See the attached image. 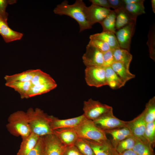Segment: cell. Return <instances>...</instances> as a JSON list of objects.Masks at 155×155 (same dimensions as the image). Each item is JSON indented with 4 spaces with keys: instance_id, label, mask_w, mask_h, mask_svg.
Masks as SVG:
<instances>
[{
    "instance_id": "6da1fadb",
    "label": "cell",
    "mask_w": 155,
    "mask_h": 155,
    "mask_svg": "<svg viewBox=\"0 0 155 155\" xmlns=\"http://www.w3.org/2000/svg\"><path fill=\"white\" fill-rule=\"evenodd\" d=\"M86 6L82 0H76L71 5L69 4L67 0H64L57 6L53 12L56 14L67 15L74 19L79 25L80 32H81L92 28L87 21L84 14V9Z\"/></svg>"
},
{
    "instance_id": "7a4b0ae2",
    "label": "cell",
    "mask_w": 155,
    "mask_h": 155,
    "mask_svg": "<svg viewBox=\"0 0 155 155\" xmlns=\"http://www.w3.org/2000/svg\"><path fill=\"white\" fill-rule=\"evenodd\" d=\"M26 112L31 133L39 137L53 133L51 127L53 116L38 108H30Z\"/></svg>"
},
{
    "instance_id": "3957f363",
    "label": "cell",
    "mask_w": 155,
    "mask_h": 155,
    "mask_svg": "<svg viewBox=\"0 0 155 155\" xmlns=\"http://www.w3.org/2000/svg\"><path fill=\"white\" fill-rule=\"evenodd\" d=\"M8 123L6 127L12 135L22 138L29 135L31 132L26 112L18 111L13 113L9 116Z\"/></svg>"
},
{
    "instance_id": "277c9868",
    "label": "cell",
    "mask_w": 155,
    "mask_h": 155,
    "mask_svg": "<svg viewBox=\"0 0 155 155\" xmlns=\"http://www.w3.org/2000/svg\"><path fill=\"white\" fill-rule=\"evenodd\" d=\"M79 138L94 141L107 139L105 132L94 123L86 119L78 126L74 128Z\"/></svg>"
},
{
    "instance_id": "5b68a950",
    "label": "cell",
    "mask_w": 155,
    "mask_h": 155,
    "mask_svg": "<svg viewBox=\"0 0 155 155\" xmlns=\"http://www.w3.org/2000/svg\"><path fill=\"white\" fill-rule=\"evenodd\" d=\"M84 72L85 80L89 86L99 88L107 85L104 67H86Z\"/></svg>"
},
{
    "instance_id": "8992f818",
    "label": "cell",
    "mask_w": 155,
    "mask_h": 155,
    "mask_svg": "<svg viewBox=\"0 0 155 155\" xmlns=\"http://www.w3.org/2000/svg\"><path fill=\"white\" fill-rule=\"evenodd\" d=\"M93 121L97 126L104 132L125 127L126 122L114 115L113 108Z\"/></svg>"
},
{
    "instance_id": "52a82bcc",
    "label": "cell",
    "mask_w": 155,
    "mask_h": 155,
    "mask_svg": "<svg viewBox=\"0 0 155 155\" xmlns=\"http://www.w3.org/2000/svg\"><path fill=\"white\" fill-rule=\"evenodd\" d=\"M112 107L90 98L85 101L83 111L85 118L93 121L111 109Z\"/></svg>"
},
{
    "instance_id": "ba28073f",
    "label": "cell",
    "mask_w": 155,
    "mask_h": 155,
    "mask_svg": "<svg viewBox=\"0 0 155 155\" xmlns=\"http://www.w3.org/2000/svg\"><path fill=\"white\" fill-rule=\"evenodd\" d=\"M112 10L92 4L85 7L84 13L86 20L92 26L97 23H100L109 14Z\"/></svg>"
},
{
    "instance_id": "9c48e42d",
    "label": "cell",
    "mask_w": 155,
    "mask_h": 155,
    "mask_svg": "<svg viewBox=\"0 0 155 155\" xmlns=\"http://www.w3.org/2000/svg\"><path fill=\"white\" fill-rule=\"evenodd\" d=\"M134 22L116 30L115 34L120 48L130 52L131 40L135 29Z\"/></svg>"
},
{
    "instance_id": "30bf717a",
    "label": "cell",
    "mask_w": 155,
    "mask_h": 155,
    "mask_svg": "<svg viewBox=\"0 0 155 155\" xmlns=\"http://www.w3.org/2000/svg\"><path fill=\"white\" fill-rule=\"evenodd\" d=\"M83 62L86 67L103 66V53L89 42L82 57Z\"/></svg>"
},
{
    "instance_id": "8fae6325",
    "label": "cell",
    "mask_w": 155,
    "mask_h": 155,
    "mask_svg": "<svg viewBox=\"0 0 155 155\" xmlns=\"http://www.w3.org/2000/svg\"><path fill=\"white\" fill-rule=\"evenodd\" d=\"M44 155H63L66 147L53 133L43 136Z\"/></svg>"
},
{
    "instance_id": "7c38bea8",
    "label": "cell",
    "mask_w": 155,
    "mask_h": 155,
    "mask_svg": "<svg viewBox=\"0 0 155 155\" xmlns=\"http://www.w3.org/2000/svg\"><path fill=\"white\" fill-rule=\"evenodd\" d=\"M146 124L142 112L133 120L126 121L125 126L129 129L132 135L137 139L146 142H147L144 137V132Z\"/></svg>"
},
{
    "instance_id": "4fadbf2b",
    "label": "cell",
    "mask_w": 155,
    "mask_h": 155,
    "mask_svg": "<svg viewBox=\"0 0 155 155\" xmlns=\"http://www.w3.org/2000/svg\"><path fill=\"white\" fill-rule=\"evenodd\" d=\"M84 140L91 147L95 155H119L108 139L99 141Z\"/></svg>"
},
{
    "instance_id": "5bb4252c",
    "label": "cell",
    "mask_w": 155,
    "mask_h": 155,
    "mask_svg": "<svg viewBox=\"0 0 155 155\" xmlns=\"http://www.w3.org/2000/svg\"><path fill=\"white\" fill-rule=\"evenodd\" d=\"M86 118L83 114L73 118L60 119L53 116L51 123V129L53 130L63 128H73L79 125Z\"/></svg>"
},
{
    "instance_id": "9a60e30c",
    "label": "cell",
    "mask_w": 155,
    "mask_h": 155,
    "mask_svg": "<svg viewBox=\"0 0 155 155\" xmlns=\"http://www.w3.org/2000/svg\"><path fill=\"white\" fill-rule=\"evenodd\" d=\"M53 134L66 146L74 145L79 138L74 128L55 130L53 131Z\"/></svg>"
},
{
    "instance_id": "2e32d148",
    "label": "cell",
    "mask_w": 155,
    "mask_h": 155,
    "mask_svg": "<svg viewBox=\"0 0 155 155\" xmlns=\"http://www.w3.org/2000/svg\"><path fill=\"white\" fill-rule=\"evenodd\" d=\"M7 20L0 15V34L5 42L8 43L21 39L23 34L10 28L8 26Z\"/></svg>"
},
{
    "instance_id": "e0dca14e",
    "label": "cell",
    "mask_w": 155,
    "mask_h": 155,
    "mask_svg": "<svg viewBox=\"0 0 155 155\" xmlns=\"http://www.w3.org/2000/svg\"><path fill=\"white\" fill-rule=\"evenodd\" d=\"M40 137L31 133L28 136L22 138V141L17 155H28L36 145Z\"/></svg>"
},
{
    "instance_id": "ac0fdd59",
    "label": "cell",
    "mask_w": 155,
    "mask_h": 155,
    "mask_svg": "<svg viewBox=\"0 0 155 155\" xmlns=\"http://www.w3.org/2000/svg\"><path fill=\"white\" fill-rule=\"evenodd\" d=\"M105 132L112 136V139L110 141L115 148L119 142L133 135L130 130L126 126L106 131Z\"/></svg>"
},
{
    "instance_id": "d6986e66",
    "label": "cell",
    "mask_w": 155,
    "mask_h": 155,
    "mask_svg": "<svg viewBox=\"0 0 155 155\" xmlns=\"http://www.w3.org/2000/svg\"><path fill=\"white\" fill-rule=\"evenodd\" d=\"M114 10L116 14L115 27L116 30L130 24L136 22L137 19L130 15L124 7Z\"/></svg>"
},
{
    "instance_id": "ffe728a7",
    "label": "cell",
    "mask_w": 155,
    "mask_h": 155,
    "mask_svg": "<svg viewBox=\"0 0 155 155\" xmlns=\"http://www.w3.org/2000/svg\"><path fill=\"white\" fill-rule=\"evenodd\" d=\"M107 85L113 89L120 88L125 83L119 78L111 66L104 67Z\"/></svg>"
},
{
    "instance_id": "44dd1931",
    "label": "cell",
    "mask_w": 155,
    "mask_h": 155,
    "mask_svg": "<svg viewBox=\"0 0 155 155\" xmlns=\"http://www.w3.org/2000/svg\"><path fill=\"white\" fill-rule=\"evenodd\" d=\"M6 86L13 89L20 95L21 99L29 98V93L31 86L30 81L15 82L6 83Z\"/></svg>"
},
{
    "instance_id": "7402d4cb",
    "label": "cell",
    "mask_w": 155,
    "mask_h": 155,
    "mask_svg": "<svg viewBox=\"0 0 155 155\" xmlns=\"http://www.w3.org/2000/svg\"><path fill=\"white\" fill-rule=\"evenodd\" d=\"M112 50L115 61L123 64L129 69L130 64L132 58V55L130 52L120 47Z\"/></svg>"
},
{
    "instance_id": "603a6c76",
    "label": "cell",
    "mask_w": 155,
    "mask_h": 155,
    "mask_svg": "<svg viewBox=\"0 0 155 155\" xmlns=\"http://www.w3.org/2000/svg\"><path fill=\"white\" fill-rule=\"evenodd\" d=\"M36 70L29 69L12 75H6L4 78L6 83L15 82H29L31 81L34 75Z\"/></svg>"
},
{
    "instance_id": "cb8c5ba5",
    "label": "cell",
    "mask_w": 155,
    "mask_h": 155,
    "mask_svg": "<svg viewBox=\"0 0 155 155\" xmlns=\"http://www.w3.org/2000/svg\"><path fill=\"white\" fill-rule=\"evenodd\" d=\"M111 66L114 71L125 83L135 77L134 74L131 73L129 70L121 63L115 62Z\"/></svg>"
},
{
    "instance_id": "d4e9b609",
    "label": "cell",
    "mask_w": 155,
    "mask_h": 155,
    "mask_svg": "<svg viewBox=\"0 0 155 155\" xmlns=\"http://www.w3.org/2000/svg\"><path fill=\"white\" fill-rule=\"evenodd\" d=\"M91 36L106 43L112 50L120 47L115 33L109 32H102Z\"/></svg>"
},
{
    "instance_id": "484cf974",
    "label": "cell",
    "mask_w": 155,
    "mask_h": 155,
    "mask_svg": "<svg viewBox=\"0 0 155 155\" xmlns=\"http://www.w3.org/2000/svg\"><path fill=\"white\" fill-rule=\"evenodd\" d=\"M32 85H41L55 82L49 74L40 69H36L34 75L30 81Z\"/></svg>"
},
{
    "instance_id": "4316f807",
    "label": "cell",
    "mask_w": 155,
    "mask_h": 155,
    "mask_svg": "<svg viewBox=\"0 0 155 155\" xmlns=\"http://www.w3.org/2000/svg\"><path fill=\"white\" fill-rule=\"evenodd\" d=\"M57 86L56 82L41 85H31L29 93V98L48 92L55 89Z\"/></svg>"
},
{
    "instance_id": "83f0119b",
    "label": "cell",
    "mask_w": 155,
    "mask_h": 155,
    "mask_svg": "<svg viewBox=\"0 0 155 155\" xmlns=\"http://www.w3.org/2000/svg\"><path fill=\"white\" fill-rule=\"evenodd\" d=\"M116 14L114 10H111L108 16L100 22L102 28V32H109L115 33Z\"/></svg>"
},
{
    "instance_id": "f1b7e54d",
    "label": "cell",
    "mask_w": 155,
    "mask_h": 155,
    "mask_svg": "<svg viewBox=\"0 0 155 155\" xmlns=\"http://www.w3.org/2000/svg\"><path fill=\"white\" fill-rule=\"evenodd\" d=\"M132 150L138 155H154V148L147 142L137 139Z\"/></svg>"
},
{
    "instance_id": "f546056e",
    "label": "cell",
    "mask_w": 155,
    "mask_h": 155,
    "mask_svg": "<svg viewBox=\"0 0 155 155\" xmlns=\"http://www.w3.org/2000/svg\"><path fill=\"white\" fill-rule=\"evenodd\" d=\"M146 123L155 121V97L151 98L146 103L142 112Z\"/></svg>"
},
{
    "instance_id": "4dcf8cb0",
    "label": "cell",
    "mask_w": 155,
    "mask_h": 155,
    "mask_svg": "<svg viewBox=\"0 0 155 155\" xmlns=\"http://www.w3.org/2000/svg\"><path fill=\"white\" fill-rule=\"evenodd\" d=\"M144 1L138 3L124 5V7L130 15L137 19L138 16L145 13L144 5Z\"/></svg>"
},
{
    "instance_id": "1f68e13d",
    "label": "cell",
    "mask_w": 155,
    "mask_h": 155,
    "mask_svg": "<svg viewBox=\"0 0 155 155\" xmlns=\"http://www.w3.org/2000/svg\"><path fill=\"white\" fill-rule=\"evenodd\" d=\"M137 139L132 135L119 142L115 149L119 154L125 151L132 150L135 146Z\"/></svg>"
},
{
    "instance_id": "d6a6232c",
    "label": "cell",
    "mask_w": 155,
    "mask_h": 155,
    "mask_svg": "<svg viewBox=\"0 0 155 155\" xmlns=\"http://www.w3.org/2000/svg\"><path fill=\"white\" fill-rule=\"evenodd\" d=\"M144 137L147 142L154 148L155 143V121L147 123Z\"/></svg>"
},
{
    "instance_id": "836d02e7",
    "label": "cell",
    "mask_w": 155,
    "mask_h": 155,
    "mask_svg": "<svg viewBox=\"0 0 155 155\" xmlns=\"http://www.w3.org/2000/svg\"><path fill=\"white\" fill-rule=\"evenodd\" d=\"M147 42L149 50L150 56L154 61L155 60V28L153 26L150 29Z\"/></svg>"
},
{
    "instance_id": "e575fe53",
    "label": "cell",
    "mask_w": 155,
    "mask_h": 155,
    "mask_svg": "<svg viewBox=\"0 0 155 155\" xmlns=\"http://www.w3.org/2000/svg\"><path fill=\"white\" fill-rule=\"evenodd\" d=\"M74 145L83 155H95L91 147L83 139L79 138Z\"/></svg>"
},
{
    "instance_id": "d590c367",
    "label": "cell",
    "mask_w": 155,
    "mask_h": 155,
    "mask_svg": "<svg viewBox=\"0 0 155 155\" xmlns=\"http://www.w3.org/2000/svg\"><path fill=\"white\" fill-rule=\"evenodd\" d=\"M89 42L102 53L111 49L108 44L104 41L92 36H90Z\"/></svg>"
},
{
    "instance_id": "8d00e7d4",
    "label": "cell",
    "mask_w": 155,
    "mask_h": 155,
    "mask_svg": "<svg viewBox=\"0 0 155 155\" xmlns=\"http://www.w3.org/2000/svg\"><path fill=\"white\" fill-rule=\"evenodd\" d=\"M28 155H44V142L43 137H40L34 147Z\"/></svg>"
},
{
    "instance_id": "74e56055",
    "label": "cell",
    "mask_w": 155,
    "mask_h": 155,
    "mask_svg": "<svg viewBox=\"0 0 155 155\" xmlns=\"http://www.w3.org/2000/svg\"><path fill=\"white\" fill-rule=\"evenodd\" d=\"M16 0H0V15L5 19L7 20L8 13L5 9L8 4H12L16 3Z\"/></svg>"
},
{
    "instance_id": "f35d334b",
    "label": "cell",
    "mask_w": 155,
    "mask_h": 155,
    "mask_svg": "<svg viewBox=\"0 0 155 155\" xmlns=\"http://www.w3.org/2000/svg\"><path fill=\"white\" fill-rule=\"evenodd\" d=\"M103 65L106 67L111 66L115 61L113 54V50L110 49L103 53Z\"/></svg>"
},
{
    "instance_id": "ab89813d",
    "label": "cell",
    "mask_w": 155,
    "mask_h": 155,
    "mask_svg": "<svg viewBox=\"0 0 155 155\" xmlns=\"http://www.w3.org/2000/svg\"><path fill=\"white\" fill-rule=\"evenodd\" d=\"M63 155H83L74 145L66 146Z\"/></svg>"
},
{
    "instance_id": "60d3db41",
    "label": "cell",
    "mask_w": 155,
    "mask_h": 155,
    "mask_svg": "<svg viewBox=\"0 0 155 155\" xmlns=\"http://www.w3.org/2000/svg\"><path fill=\"white\" fill-rule=\"evenodd\" d=\"M110 8L114 10H117L124 7V4L122 0H108Z\"/></svg>"
},
{
    "instance_id": "b9f144b4",
    "label": "cell",
    "mask_w": 155,
    "mask_h": 155,
    "mask_svg": "<svg viewBox=\"0 0 155 155\" xmlns=\"http://www.w3.org/2000/svg\"><path fill=\"white\" fill-rule=\"evenodd\" d=\"M89 1L92 4L110 9V7L108 0H90Z\"/></svg>"
},
{
    "instance_id": "7bdbcfd3",
    "label": "cell",
    "mask_w": 155,
    "mask_h": 155,
    "mask_svg": "<svg viewBox=\"0 0 155 155\" xmlns=\"http://www.w3.org/2000/svg\"><path fill=\"white\" fill-rule=\"evenodd\" d=\"M119 155H138L132 150H128L119 154Z\"/></svg>"
},
{
    "instance_id": "ee69618b",
    "label": "cell",
    "mask_w": 155,
    "mask_h": 155,
    "mask_svg": "<svg viewBox=\"0 0 155 155\" xmlns=\"http://www.w3.org/2000/svg\"><path fill=\"white\" fill-rule=\"evenodd\" d=\"M145 0H122L124 5L138 3L142 2Z\"/></svg>"
},
{
    "instance_id": "f6af8a7d",
    "label": "cell",
    "mask_w": 155,
    "mask_h": 155,
    "mask_svg": "<svg viewBox=\"0 0 155 155\" xmlns=\"http://www.w3.org/2000/svg\"><path fill=\"white\" fill-rule=\"evenodd\" d=\"M152 7L153 12L155 13V0H152L151 1Z\"/></svg>"
}]
</instances>
